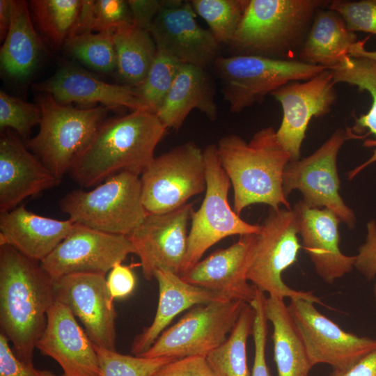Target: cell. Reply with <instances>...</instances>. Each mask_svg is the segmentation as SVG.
<instances>
[{"instance_id":"1","label":"cell","mask_w":376,"mask_h":376,"mask_svg":"<svg viewBox=\"0 0 376 376\" xmlns=\"http://www.w3.org/2000/svg\"><path fill=\"white\" fill-rule=\"evenodd\" d=\"M167 127L149 110L105 120L77 157L69 174L79 186L95 187L110 177L130 172L141 175L155 158Z\"/></svg>"},{"instance_id":"2","label":"cell","mask_w":376,"mask_h":376,"mask_svg":"<svg viewBox=\"0 0 376 376\" xmlns=\"http://www.w3.org/2000/svg\"><path fill=\"white\" fill-rule=\"evenodd\" d=\"M53 280L40 263L0 246V327L22 361L33 363L36 343L54 302Z\"/></svg>"},{"instance_id":"3","label":"cell","mask_w":376,"mask_h":376,"mask_svg":"<svg viewBox=\"0 0 376 376\" xmlns=\"http://www.w3.org/2000/svg\"><path fill=\"white\" fill-rule=\"evenodd\" d=\"M220 164L233 189V210L240 215L248 206L265 204L278 210L292 209L283 190V174L291 157L279 143L276 130L257 131L247 142L230 134L217 143Z\"/></svg>"},{"instance_id":"4","label":"cell","mask_w":376,"mask_h":376,"mask_svg":"<svg viewBox=\"0 0 376 376\" xmlns=\"http://www.w3.org/2000/svg\"><path fill=\"white\" fill-rule=\"evenodd\" d=\"M330 1L248 0L239 28L228 46L235 55H283L300 42L316 13Z\"/></svg>"},{"instance_id":"5","label":"cell","mask_w":376,"mask_h":376,"mask_svg":"<svg viewBox=\"0 0 376 376\" xmlns=\"http://www.w3.org/2000/svg\"><path fill=\"white\" fill-rule=\"evenodd\" d=\"M36 101L42 113L39 131L24 143L62 180L106 120L109 108L77 109L58 103L48 93L40 95Z\"/></svg>"},{"instance_id":"6","label":"cell","mask_w":376,"mask_h":376,"mask_svg":"<svg viewBox=\"0 0 376 376\" xmlns=\"http://www.w3.org/2000/svg\"><path fill=\"white\" fill-rule=\"evenodd\" d=\"M74 223L115 235H130L147 215L141 198L140 175L117 173L91 191L74 189L58 201Z\"/></svg>"},{"instance_id":"7","label":"cell","mask_w":376,"mask_h":376,"mask_svg":"<svg viewBox=\"0 0 376 376\" xmlns=\"http://www.w3.org/2000/svg\"><path fill=\"white\" fill-rule=\"evenodd\" d=\"M213 68L233 113L260 102L288 83L308 80L327 70L299 60L257 55L217 56Z\"/></svg>"},{"instance_id":"8","label":"cell","mask_w":376,"mask_h":376,"mask_svg":"<svg viewBox=\"0 0 376 376\" xmlns=\"http://www.w3.org/2000/svg\"><path fill=\"white\" fill-rule=\"evenodd\" d=\"M203 151L205 194L199 209L191 216L187 249L180 276L191 269L208 249L222 239L256 234L260 230V225L245 221L230 207L228 195L231 184L220 164L217 146L210 143Z\"/></svg>"},{"instance_id":"9","label":"cell","mask_w":376,"mask_h":376,"mask_svg":"<svg viewBox=\"0 0 376 376\" xmlns=\"http://www.w3.org/2000/svg\"><path fill=\"white\" fill-rule=\"evenodd\" d=\"M260 226L247 272L248 281L271 297L303 298L323 305L321 299L312 292L292 289L282 279V273L297 261L302 249L295 210L270 208Z\"/></svg>"},{"instance_id":"10","label":"cell","mask_w":376,"mask_h":376,"mask_svg":"<svg viewBox=\"0 0 376 376\" xmlns=\"http://www.w3.org/2000/svg\"><path fill=\"white\" fill-rule=\"evenodd\" d=\"M141 198L148 214L167 212L206 189L203 151L194 142L155 157L140 175Z\"/></svg>"},{"instance_id":"11","label":"cell","mask_w":376,"mask_h":376,"mask_svg":"<svg viewBox=\"0 0 376 376\" xmlns=\"http://www.w3.org/2000/svg\"><path fill=\"white\" fill-rule=\"evenodd\" d=\"M247 304L231 299L194 306L139 356L178 359L206 357L227 339Z\"/></svg>"},{"instance_id":"12","label":"cell","mask_w":376,"mask_h":376,"mask_svg":"<svg viewBox=\"0 0 376 376\" xmlns=\"http://www.w3.org/2000/svg\"><path fill=\"white\" fill-rule=\"evenodd\" d=\"M336 130L313 153L290 161L283 174V190L288 198L294 190L299 191L302 201L311 207L326 208L333 212L348 228L357 225V217L340 194V180L337 157L345 141L353 136Z\"/></svg>"},{"instance_id":"13","label":"cell","mask_w":376,"mask_h":376,"mask_svg":"<svg viewBox=\"0 0 376 376\" xmlns=\"http://www.w3.org/2000/svg\"><path fill=\"white\" fill-rule=\"evenodd\" d=\"M315 304L294 298L288 306L313 366L327 364L333 370H345L376 349L375 338L344 331Z\"/></svg>"},{"instance_id":"14","label":"cell","mask_w":376,"mask_h":376,"mask_svg":"<svg viewBox=\"0 0 376 376\" xmlns=\"http://www.w3.org/2000/svg\"><path fill=\"white\" fill-rule=\"evenodd\" d=\"M131 253L136 254V250L127 236L75 223L68 235L40 265L53 281L72 274L106 275Z\"/></svg>"},{"instance_id":"15","label":"cell","mask_w":376,"mask_h":376,"mask_svg":"<svg viewBox=\"0 0 376 376\" xmlns=\"http://www.w3.org/2000/svg\"><path fill=\"white\" fill-rule=\"evenodd\" d=\"M193 204L173 210L147 214L140 226L127 237L139 256L144 278L150 281L157 269L180 275L187 249V226Z\"/></svg>"},{"instance_id":"16","label":"cell","mask_w":376,"mask_h":376,"mask_svg":"<svg viewBox=\"0 0 376 376\" xmlns=\"http://www.w3.org/2000/svg\"><path fill=\"white\" fill-rule=\"evenodd\" d=\"M53 289L55 301L79 318L94 345L116 350L117 315L105 275L68 274L54 280Z\"/></svg>"},{"instance_id":"17","label":"cell","mask_w":376,"mask_h":376,"mask_svg":"<svg viewBox=\"0 0 376 376\" xmlns=\"http://www.w3.org/2000/svg\"><path fill=\"white\" fill-rule=\"evenodd\" d=\"M196 14L190 1H162L148 31L157 51L205 69L213 65L219 44L209 29L197 23Z\"/></svg>"},{"instance_id":"18","label":"cell","mask_w":376,"mask_h":376,"mask_svg":"<svg viewBox=\"0 0 376 376\" xmlns=\"http://www.w3.org/2000/svg\"><path fill=\"white\" fill-rule=\"evenodd\" d=\"M335 85L331 71L327 69L311 79L288 83L271 93L283 110L276 138L292 160L300 159L301 145L312 118L330 111L336 99Z\"/></svg>"},{"instance_id":"19","label":"cell","mask_w":376,"mask_h":376,"mask_svg":"<svg viewBox=\"0 0 376 376\" xmlns=\"http://www.w3.org/2000/svg\"><path fill=\"white\" fill-rule=\"evenodd\" d=\"M297 219L301 248L308 256L317 274L333 284L354 269V256L344 254L340 248V221L331 210L314 208L302 200L293 207Z\"/></svg>"},{"instance_id":"20","label":"cell","mask_w":376,"mask_h":376,"mask_svg":"<svg viewBox=\"0 0 376 376\" xmlns=\"http://www.w3.org/2000/svg\"><path fill=\"white\" fill-rule=\"evenodd\" d=\"M36 348L54 359L66 376H100L93 343L71 311L57 301L47 311V324Z\"/></svg>"},{"instance_id":"21","label":"cell","mask_w":376,"mask_h":376,"mask_svg":"<svg viewBox=\"0 0 376 376\" xmlns=\"http://www.w3.org/2000/svg\"><path fill=\"white\" fill-rule=\"evenodd\" d=\"M256 234L240 236L235 243L198 261L180 277L191 285L220 292L250 304L256 297V288L249 283L247 272Z\"/></svg>"},{"instance_id":"22","label":"cell","mask_w":376,"mask_h":376,"mask_svg":"<svg viewBox=\"0 0 376 376\" xmlns=\"http://www.w3.org/2000/svg\"><path fill=\"white\" fill-rule=\"evenodd\" d=\"M36 91L51 95L60 104L100 103L109 109L127 107L149 110L136 88L104 82L97 76L71 63L62 64L47 79L34 85ZM150 111V110H149Z\"/></svg>"},{"instance_id":"23","label":"cell","mask_w":376,"mask_h":376,"mask_svg":"<svg viewBox=\"0 0 376 376\" xmlns=\"http://www.w3.org/2000/svg\"><path fill=\"white\" fill-rule=\"evenodd\" d=\"M55 177L19 138L6 132L0 139V213L26 198L58 185Z\"/></svg>"},{"instance_id":"24","label":"cell","mask_w":376,"mask_h":376,"mask_svg":"<svg viewBox=\"0 0 376 376\" xmlns=\"http://www.w3.org/2000/svg\"><path fill=\"white\" fill-rule=\"evenodd\" d=\"M154 278L159 287L157 308L152 323L132 343L131 352L135 356L148 350L181 312L199 304L234 299L224 293L188 283L169 270L157 269Z\"/></svg>"},{"instance_id":"25","label":"cell","mask_w":376,"mask_h":376,"mask_svg":"<svg viewBox=\"0 0 376 376\" xmlns=\"http://www.w3.org/2000/svg\"><path fill=\"white\" fill-rule=\"evenodd\" d=\"M75 223L36 214L24 205L0 213V246L10 245L34 260H44L71 232Z\"/></svg>"},{"instance_id":"26","label":"cell","mask_w":376,"mask_h":376,"mask_svg":"<svg viewBox=\"0 0 376 376\" xmlns=\"http://www.w3.org/2000/svg\"><path fill=\"white\" fill-rule=\"evenodd\" d=\"M205 69L182 63L173 84L155 114L168 128L180 129L193 109L210 120L217 116L214 87Z\"/></svg>"},{"instance_id":"27","label":"cell","mask_w":376,"mask_h":376,"mask_svg":"<svg viewBox=\"0 0 376 376\" xmlns=\"http://www.w3.org/2000/svg\"><path fill=\"white\" fill-rule=\"evenodd\" d=\"M357 42V35L338 13L320 8L300 50L299 61L331 69L349 58L350 49Z\"/></svg>"},{"instance_id":"28","label":"cell","mask_w":376,"mask_h":376,"mask_svg":"<svg viewBox=\"0 0 376 376\" xmlns=\"http://www.w3.org/2000/svg\"><path fill=\"white\" fill-rule=\"evenodd\" d=\"M45 47L32 23L25 1H13L11 23L0 51L1 69L15 79L29 77Z\"/></svg>"},{"instance_id":"29","label":"cell","mask_w":376,"mask_h":376,"mask_svg":"<svg viewBox=\"0 0 376 376\" xmlns=\"http://www.w3.org/2000/svg\"><path fill=\"white\" fill-rule=\"evenodd\" d=\"M283 299L268 296L265 301L266 315L273 327L278 376H308L313 366Z\"/></svg>"},{"instance_id":"30","label":"cell","mask_w":376,"mask_h":376,"mask_svg":"<svg viewBox=\"0 0 376 376\" xmlns=\"http://www.w3.org/2000/svg\"><path fill=\"white\" fill-rule=\"evenodd\" d=\"M116 70L127 85L142 84L157 56V49L150 33L133 23L114 30Z\"/></svg>"},{"instance_id":"31","label":"cell","mask_w":376,"mask_h":376,"mask_svg":"<svg viewBox=\"0 0 376 376\" xmlns=\"http://www.w3.org/2000/svg\"><path fill=\"white\" fill-rule=\"evenodd\" d=\"M333 75L335 84L346 83L357 86L360 91H366L371 95L372 104L364 115L355 118L353 127L355 132L367 129L376 138V61L362 58H349L341 64L329 69ZM376 146V139L368 145ZM376 162V148L367 161L348 173V178L352 179L364 168Z\"/></svg>"},{"instance_id":"32","label":"cell","mask_w":376,"mask_h":376,"mask_svg":"<svg viewBox=\"0 0 376 376\" xmlns=\"http://www.w3.org/2000/svg\"><path fill=\"white\" fill-rule=\"evenodd\" d=\"M254 315L253 308L247 304L227 339L205 357L215 376H250L246 343L252 334Z\"/></svg>"},{"instance_id":"33","label":"cell","mask_w":376,"mask_h":376,"mask_svg":"<svg viewBox=\"0 0 376 376\" xmlns=\"http://www.w3.org/2000/svg\"><path fill=\"white\" fill-rule=\"evenodd\" d=\"M82 0H32L33 19L42 35L54 47L65 45L77 18Z\"/></svg>"},{"instance_id":"34","label":"cell","mask_w":376,"mask_h":376,"mask_svg":"<svg viewBox=\"0 0 376 376\" xmlns=\"http://www.w3.org/2000/svg\"><path fill=\"white\" fill-rule=\"evenodd\" d=\"M131 23L132 17L127 1L82 0L69 37L84 32L113 31Z\"/></svg>"},{"instance_id":"35","label":"cell","mask_w":376,"mask_h":376,"mask_svg":"<svg viewBox=\"0 0 376 376\" xmlns=\"http://www.w3.org/2000/svg\"><path fill=\"white\" fill-rule=\"evenodd\" d=\"M113 31L84 32L70 36L64 47L71 55L102 73L116 70Z\"/></svg>"},{"instance_id":"36","label":"cell","mask_w":376,"mask_h":376,"mask_svg":"<svg viewBox=\"0 0 376 376\" xmlns=\"http://www.w3.org/2000/svg\"><path fill=\"white\" fill-rule=\"evenodd\" d=\"M194 11L207 24L216 41L229 45L244 14L248 0H191Z\"/></svg>"},{"instance_id":"37","label":"cell","mask_w":376,"mask_h":376,"mask_svg":"<svg viewBox=\"0 0 376 376\" xmlns=\"http://www.w3.org/2000/svg\"><path fill=\"white\" fill-rule=\"evenodd\" d=\"M100 368V376H152L167 363L178 359L147 358L120 354L93 344Z\"/></svg>"},{"instance_id":"38","label":"cell","mask_w":376,"mask_h":376,"mask_svg":"<svg viewBox=\"0 0 376 376\" xmlns=\"http://www.w3.org/2000/svg\"><path fill=\"white\" fill-rule=\"evenodd\" d=\"M182 63L173 57L157 51V56L141 85L138 94L152 112H155L170 91Z\"/></svg>"},{"instance_id":"39","label":"cell","mask_w":376,"mask_h":376,"mask_svg":"<svg viewBox=\"0 0 376 376\" xmlns=\"http://www.w3.org/2000/svg\"><path fill=\"white\" fill-rule=\"evenodd\" d=\"M39 105L0 92V128L14 130L23 140H29L32 129L41 120Z\"/></svg>"},{"instance_id":"40","label":"cell","mask_w":376,"mask_h":376,"mask_svg":"<svg viewBox=\"0 0 376 376\" xmlns=\"http://www.w3.org/2000/svg\"><path fill=\"white\" fill-rule=\"evenodd\" d=\"M327 8L338 13L350 31L376 35V0L332 1Z\"/></svg>"},{"instance_id":"41","label":"cell","mask_w":376,"mask_h":376,"mask_svg":"<svg viewBox=\"0 0 376 376\" xmlns=\"http://www.w3.org/2000/svg\"><path fill=\"white\" fill-rule=\"evenodd\" d=\"M253 308L255 312L252 331L254 343V359L251 376H271L266 361L269 321L265 313V304L262 301H258Z\"/></svg>"},{"instance_id":"42","label":"cell","mask_w":376,"mask_h":376,"mask_svg":"<svg viewBox=\"0 0 376 376\" xmlns=\"http://www.w3.org/2000/svg\"><path fill=\"white\" fill-rule=\"evenodd\" d=\"M354 268L368 281L376 277V222L372 219L366 224V240L358 249ZM376 283V282H375Z\"/></svg>"},{"instance_id":"43","label":"cell","mask_w":376,"mask_h":376,"mask_svg":"<svg viewBox=\"0 0 376 376\" xmlns=\"http://www.w3.org/2000/svg\"><path fill=\"white\" fill-rule=\"evenodd\" d=\"M152 376H215L205 357H188L173 361Z\"/></svg>"},{"instance_id":"44","label":"cell","mask_w":376,"mask_h":376,"mask_svg":"<svg viewBox=\"0 0 376 376\" xmlns=\"http://www.w3.org/2000/svg\"><path fill=\"white\" fill-rule=\"evenodd\" d=\"M6 336L0 333V376H37L33 363L19 359L9 345Z\"/></svg>"},{"instance_id":"45","label":"cell","mask_w":376,"mask_h":376,"mask_svg":"<svg viewBox=\"0 0 376 376\" xmlns=\"http://www.w3.org/2000/svg\"><path fill=\"white\" fill-rule=\"evenodd\" d=\"M107 283L113 299H124L134 291L136 277L130 267L118 263L109 271Z\"/></svg>"},{"instance_id":"46","label":"cell","mask_w":376,"mask_h":376,"mask_svg":"<svg viewBox=\"0 0 376 376\" xmlns=\"http://www.w3.org/2000/svg\"><path fill=\"white\" fill-rule=\"evenodd\" d=\"M127 2L131 10L133 24L148 31L161 8L162 1L129 0Z\"/></svg>"},{"instance_id":"47","label":"cell","mask_w":376,"mask_h":376,"mask_svg":"<svg viewBox=\"0 0 376 376\" xmlns=\"http://www.w3.org/2000/svg\"><path fill=\"white\" fill-rule=\"evenodd\" d=\"M328 376H376V349L345 370H333Z\"/></svg>"},{"instance_id":"48","label":"cell","mask_w":376,"mask_h":376,"mask_svg":"<svg viewBox=\"0 0 376 376\" xmlns=\"http://www.w3.org/2000/svg\"><path fill=\"white\" fill-rule=\"evenodd\" d=\"M13 0H0V39L4 40L11 23Z\"/></svg>"},{"instance_id":"49","label":"cell","mask_w":376,"mask_h":376,"mask_svg":"<svg viewBox=\"0 0 376 376\" xmlns=\"http://www.w3.org/2000/svg\"><path fill=\"white\" fill-rule=\"evenodd\" d=\"M365 40L357 41L350 48L349 56L352 57L366 58L376 61V50L369 51L365 48Z\"/></svg>"},{"instance_id":"50","label":"cell","mask_w":376,"mask_h":376,"mask_svg":"<svg viewBox=\"0 0 376 376\" xmlns=\"http://www.w3.org/2000/svg\"><path fill=\"white\" fill-rule=\"evenodd\" d=\"M37 376H66L65 375L63 374L61 375H57L52 373L50 370H37Z\"/></svg>"},{"instance_id":"51","label":"cell","mask_w":376,"mask_h":376,"mask_svg":"<svg viewBox=\"0 0 376 376\" xmlns=\"http://www.w3.org/2000/svg\"><path fill=\"white\" fill-rule=\"evenodd\" d=\"M373 293H374V297H375V301H376V283L374 285V288H373Z\"/></svg>"}]
</instances>
